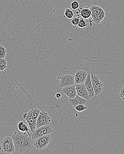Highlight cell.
<instances>
[{"label":"cell","mask_w":124,"mask_h":154,"mask_svg":"<svg viewBox=\"0 0 124 154\" xmlns=\"http://www.w3.org/2000/svg\"><path fill=\"white\" fill-rule=\"evenodd\" d=\"M12 138L15 146V151L21 153H28L34 147L33 140L31 137L19 131L14 132Z\"/></svg>","instance_id":"6da1fadb"},{"label":"cell","mask_w":124,"mask_h":154,"mask_svg":"<svg viewBox=\"0 0 124 154\" xmlns=\"http://www.w3.org/2000/svg\"><path fill=\"white\" fill-rule=\"evenodd\" d=\"M40 112V110L37 108H31L28 112L24 113L23 115V118L29 125L32 132L36 129V120Z\"/></svg>","instance_id":"7a4b0ae2"},{"label":"cell","mask_w":124,"mask_h":154,"mask_svg":"<svg viewBox=\"0 0 124 154\" xmlns=\"http://www.w3.org/2000/svg\"><path fill=\"white\" fill-rule=\"evenodd\" d=\"M90 9L92 13L91 18L92 22L95 24L99 25L105 17L104 10L102 7L96 5H92L90 7Z\"/></svg>","instance_id":"3957f363"},{"label":"cell","mask_w":124,"mask_h":154,"mask_svg":"<svg viewBox=\"0 0 124 154\" xmlns=\"http://www.w3.org/2000/svg\"><path fill=\"white\" fill-rule=\"evenodd\" d=\"M1 150L3 153H13L15 151V146L12 137H6L1 141Z\"/></svg>","instance_id":"277c9868"},{"label":"cell","mask_w":124,"mask_h":154,"mask_svg":"<svg viewBox=\"0 0 124 154\" xmlns=\"http://www.w3.org/2000/svg\"><path fill=\"white\" fill-rule=\"evenodd\" d=\"M52 132H53V129L49 125L43 126H41L37 128H36V129L33 132H32L31 138L33 140H34L40 137L45 136L46 134H50Z\"/></svg>","instance_id":"5b68a950"},{"label":"cell","mask_w":124,"mask_h":154,"mask_svg":"<svg viewBox=\"0 0 124 154\" xmlns=\"http://www.w3.org/2000/svg\"><path fill=\"white\" fill-rule=\"evenodd\" d=\"M90 74L91 82L93 87L95 95H99L103 91V84L99 80L98 76L95 75V74L91 73Z\"/></svg>","instance_id":"8992f818"},{"label":"cell","mask_w":124,"mask_h":154,"mask_svg":"<svg viewBox=\"0 0 124 154\" xmlns=\"http://www.w3.org/2000/svg\"><path fill=\"white\" fill-rule=\"evenodd\" d=\"M51 141L50 134L38 138L33 140L34 147L37 149L41 150L46 147Z\"/></svg>","instance_id":"52a82bcc"},{"label":"cell","mask_w":124,"mask_h":154,"mask_svg":"<svg viewBox=\"0 0 124 154\" xmlns=\"http://www.w3.org/2000/svg\"><path fill=\"white\" fill-rule=\"evenodd\" d=\"M51 120V118L47 112L40 111L36 120V128L41 126L50 124Z\"/></svg>","instance_id":"ba28073f"},{"label":"cell","mask_w":124,"mask_h":154,"mask_svg":"<svg viewBox=\"0 0 124 154\" xmlns=\"http://www.w3.org/2000/svg\"><path fill=\"white\" fill-rule=\"evenodd\" d=\"M58 79L61 80L59 86L62 88L74 85L75 83L74 77L71 75L66 74L61 77H58Z\"/></svg>","instance_id":"9c48e42d"},{"label":"cell","mask_w":124,"mask_h":154,"mask_svg":"<svg viewBox=\"0 0 124 154\" xmlns=\"http://www.w3.org/2000/svg\"><path fill=\"white\" fill-rule=\"evenodd\" d=\"M75 86L77 95L85 99L87 101L89 100L90 99L89 97V93L87 91L84 83L79 84V85L76 84Z\"/></svg>","instance_id":"30bf717a"},{"label":"cell","mask_w":124,"mask_h":154,"mask_svg":"<svg viewBox=\"0 0 124 154\" xmlns=\"http://www.w3.org/2000/svg\"><path fill=\"white\" fill-rule=\"evenodd\" d=\"M62 92L64 94L66 95L67 96L69 99L74 98L77 95L75 85L74 84L72 85L63 87L62 88Z\"/></svg>","instance_id":"8fae6325"},{"label":"cell","mask_w":124,"mask_h":154,"mask_svg":"<svg viewBox=\"0 0 124 154\" xmlns=\"http://www.w3.org/2000/svg\"><path fill=\"white\" fill-rule=\"evenodd\" d=\"M88 74V73L83 70L77 71L76 73L75 76H74L75 83L77 85L84 83Z\"/></svg>","instance_id":"7c38bea8"},{"label":"cell","mask_w":124,"mask_h":154,"mask_svg":"<svg viewBox=\"0 0 124 154\" xmlns=\"http://www.w3.org/2000/svg\"><path fill=\"white\" fill-rule=\"evenodd\" d=\"M17 128L18 131L25 134L31 137L32 132L31 131L29 125L26 122L23 121L19 122L17 124Z\"/></svg>","instance_id":"4fadbf2b"},{"label":"cell","mask_w":124,"mask_h":154,"mask_svg":"<svg viewBox=\"0 0 124 154\" xmlns=\"http://www.w3.org/2000/svg\"><path fill=\"white\" fill-rule=\"evenodd\" d=\"M78 11L76 12L77 14V17H81L84 19H88L90 18L92 15L91 10L90 8H88V7H85L84 8H81V9H78Z\"/></svg>","instance_id":"5bb4252c"},{"label":"cell","mask_w":124,"mask_h":154,"mask_svg":"<svg viewBox=\"0 0 124 154\" xmlns=\"http://www.w3.org/2000/svg\"><path fill=\"white\" fill-rule=\"evenodd\" d=\"M91 74L88 73L87 75L86 80L84 82V85L87 89V91L89 93V97L91 98L95 95L94 90H93V87L92 85V82L91 80Z\"/></svg>","instance_id":"9a60e30c"},{"label":"cell","mask_w":124,"mask_h":154,"mask_svg":"<svg viewBox=\"0 0 124 154\" xmlns=\"http://www.w3.org/2000/svg\"><path fill=\"white\" fill-rule=\"evenodd\" d=\"M87 100L85 99L80 97L76 95V96L72 99H69L70 104L72 107H75L79 104H84L85 105L87 104Z\"/></svg>","instance_id":"2e32d148"},{"label":"cell","mask_w":124,"mask_h":154,"mask_svg":"<svg viewBox=\"0 0 124 154\" xmlns=\"http://www.w3.org/2000/svg\"><path fill=\"white\" fill-rule=\"evenodd\" d=\"M7 63L5 58H0V71H3L7 68Z\"/></svg>","instance_id":"e0dca14e"},{"label":"cell","mask_w":124,"mask_h":154,"mask_svg":"<svg viewBox=\"0 0 124 154\" xmlns=\"http://www.w3.org/2000/svg\"><path fill=\"white\" fill-rule=\"evenodd\" d=\"M64 15L66 17L69 19H72L74 16V13L70 9L67 8L65 10Z\"/></svg>","instance_id":"ac0fdd59"},{"label":"cell","mask_w":124,"mask_h":154,"mask_svg":"<svg viewBox=\"0 0 124 154\" xmlns=\"http://www.w3.org/2000/svg\"><path fill=\"white\" fill-rule=\"evenodd\" d=\"M79 18H80V21L78 24L77 25V26L80 28H84L86 27L88 25L86 23L85 20L83 18H81V17H80Z\"/></svg>","instance_id":"d6986e66"},{"label":"cell","mask_w":124,"mask_h":154,"mask_svg":"<svg viewBox=\"0 0 124 154\" xmlns=\"http://www.w3.org/2000/svg\"><path fill=\"white\" fill-rule=\"evenodd\" d=\"M7 53L6 48L2 45H0V58H5Z\"/></svg>","instance_id":"ffe728a7"},{"label":"cell","mask_w":124,"mask_h":154,"mask_svg":"<svg viewBox=\"0 0 124 154\" xmlns=\"http://www.w3.org/2000/svg\"><path fill=\"white\" fill-rule=\"evenodd\" d=\"M75 109L79 112H83L87 109V107L84 104H79L74 107Z\"/></svg>","instance_id":"44dd1931"},{"label":"cell","mask_w":124,"mask_h":154,"mask_svg":"<svg viewBox=\"0 0 124 154\" xmlns=\"http://www.w3.org/2000/svg\"><path fill=\"white\" fill-rule=\"evenodd\" d=\"M71 7L73 10H76L79 8L80 5L79 2L76 1H72L71 4Z\"/></svg>","instance_id":"7402d4cb"},{"label":"cell","mask_w":124,"mask_h":154,"mask_svg":"<svg viewBox=\"0 0 124 154\" xmlns=\"http://www.w3.org/2000/svg\"><path fill=\"white\" fill-rule=\"evenodd\" d=\"M80 18L78 17L74 18L72 20L71 23L72 25H73V28H76L77 26V25L78 24L79 22Z\"/></svg>","instance_id":"603a6c76"},{"label":"cell","mask_w":124,"mask_h":154,"mask_svg":"<svg viewBox=\"0 0 124 154\" xmlns=\"http://www.w3.org/2000/svg\"><path fill=\"white\" fill-rule=\"evenodd\" d=\"M120 96L121 99L124 101V86H123L121 89L120 92Z\"/></svg>","instance_id":"cb8c5ba5"},{"label":"cell","mask_w":124,"mask_h":154,"mask_svg":"<svg viewBox=\"0 0 124 154\" xmlns=\"http://www.w3.org/2000/svg\"><path fill=\"white\" fill-rule=\"evenodd\" d=\"M56 97L57 99H59L62 97V95L60 93H57L56 94Z\"/></svg>","instance_id":"d4e9b609"}]
</instances>
